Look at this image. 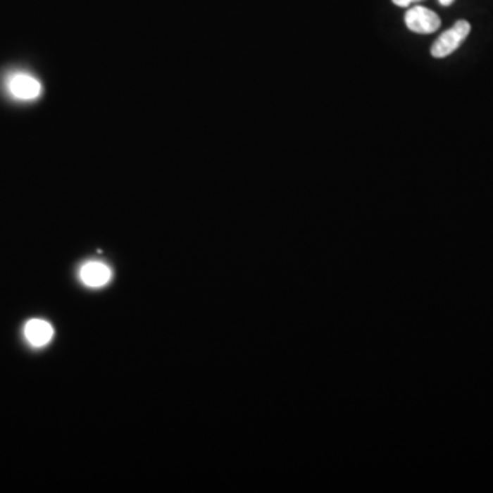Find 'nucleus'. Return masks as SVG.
Wrapping results in <instances>:
<instances>
[{"instance_id": "nucleus-7", "label": "nucleus", "mask_w": 493, "mask_h": 493, "mask_svg": "<svg viewBox=\"0 0 493 493\" xmlns=\"http://www.w3.org/2000/svg\"><path fill=\"white\" fill-rule=\"evenodd\" d=\"M439 1H440V4H443V6H449V4L454 3V0H439Z\"/></svg>"}, {"instance_id": "nucleus-2", "label": "nucleus", "mask_w": 493, "mask_h": 493, "mask_svg": "<svg viewBox=\"0 0 493 493\" xmlns=\"http://www.w3.org/2000/svg\"><path fill=\"white\" fill-rule=\"evenodd\" d=\"M404 23L414 33L429 35L440 27L442 20L435 11L423 6H414L404 14Z\"/></svg>"}, {"instance_id": "nucleus-5", "label": "nucleus", "mask_w": 493, "mask_h": 493, "mask_svg": "<svg viewBox=\"0 0 493 493\" xmlns=\"http://www.w3.org/2000/svg\"><path fill=\"white\" fill-rule=\"evenodd\" d=\"M52 336H54V329L46 320H29L25 326V337L30 344L35 347L49 344Z\"/></svg>"}, {"instance_id": "nucleus-4", "label": "nucleus", "mask_w": 493, "mask_h": 493, "mask_svg": "<svg viewBox=\"0 0 493 493\" xmlns=\"http://www.w3.org/2000/svg\"><path fill=\"white\" fill-rule=\"evenodd\" d=\"M80 275H81V280L84 284H87L88 287H92V288H98V287L106 285L110 281L111 270L104 263L88 262L82 266V269L80 271Z\"/></svg>"}, {"instance_id": "nucleus-6", "label": "nucleus", "mask_w": 493, "mask_h": 493, "mask_svg": "<svg viewBox=\"0 0 493 493\" xmlns=\"http://www.w3.org/2000/svg\"><path fill=\"white\" fill-rule=\"evenodd\" d=\"M392 1H394V4L399 6V7H408V6L422 1V0H392Z\"/></svg>"}, {"instance_id": "nucleus-3", "label": "nucleus", "mask_w": 493, "mask_h": 493, "mask_svg": "<svg viewBox=\"0 0 493 493\" xmlns=\"http://www.w3.org/2000/svg\"><path fill=\"white\" fill-rule=\"evenodd\" d=\"M10 94L21 100H32L42 94L40 82L29 74H14L8 81Z\"/></svg>"}, {"instance_id": "nucleus-1", "label": "nucleus", "mask_w": 493, "mask_h": 493, "mask_svg": "<svg viewBox=\"0 0 493 493\" xmlns=\"http://www.w3.org/2000/svg\"><path fill=\"white\" fill-rule=\"evenodd\" d=\"M471 26L468 21H458L451 29L445 30L443 35L433 43L432 55L435 58H445L454 51L459 49V46L465 42L470 33Z\"/></svg>"}]
</instances>
